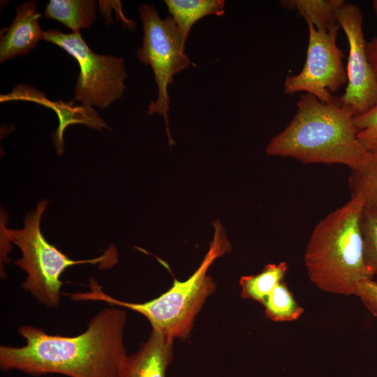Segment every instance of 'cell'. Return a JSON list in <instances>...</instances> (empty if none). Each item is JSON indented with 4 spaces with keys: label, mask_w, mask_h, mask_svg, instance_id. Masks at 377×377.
<instances>
[{
    "label": "cell",
    "mask_w": 377,
    "mask_h": 377,
    "mask_svg": "<svg viewBox=\"0 0 377 377\" xmlns=\"http://www.w3.org/2000/svg\"><path fill=\"white\" fill-rule=\"evenodd\" d=\"M213 225V239L199 267L184 281L175 279L172 287L155 299L143 303L121 301L106 294L94 279L89 280V291L69 294V297L74 301L104 302L135 311L147 318L152 329L171 339L186 337L196 315L216 288L215 282L207 274L209 266L232 249L221 223L215 221Z\"/></svg>",
    "instance_id": "cell-4"
},
{
    "label": "cell",
    "mask_w": 377,
    "mask_h": 377,
    "mask_svg": "<svg viewBox=\"0 0 377 377\" xmlns=\"http://www.w3.org/2000/svg\"><path fill=\"white\" fill-rule=\"evenodd\" d=\"M263 304L266 317L275 322L296 320L304 312L284 281L273 289Z\"/></svg>",
    "instance_id": "cell-18"
},
{
    "label": "cell",
    "mask_w": 377,
    "mask_h": 377,
    "mask_svg": "<svg viewBox=\"0 0 377 377\" xmlns=\"http://www.w3.org/2000/svg\"><path fill=\"white\" fill-rule=\"evenodd\" d=\"M350 170L351 197H360L364 207L377 211V154L369 152L364 163Z\"/></svg>",
    "instance_id": "cell-17"
},
{
    "label": "cell",
    "mask_w": 377,
    "mask_h": 377,
    "mask_svg": "<svg viewBox=\"0 0 377 377\" xmlns=\"http://www.w3.org/2000/svg\"><path fill=\"white\" fill-rule=\"evenodd\" d=\"M363 17L360 8L353 3H345L336 13L337 24L343 30L349 45L347 87L339 98L355 115L367 112L377 103V77L367 53Z\"/></svg>",
    "instance_id": "cell-9"
},
{
    "label": "cell",
    "mask_w": 377,
    "mask_h": 377,
    "mask_svg": "<svg viewBox=\"0 0 377 377\" xmlns=\"http://www.w3.org/2000/svg\"><path fill=\"white\" fill-rule=\"evenodd\" d=\"M164 2L185 42L196 22L207 15L221 16L225 13L224 0H165Z\"/></svg>",
    "instance_id": "cell-12"
},
{
    "label": "cell",
    "mask_w": 377,
    "mask_h": 377,
    "mask_svg": "<svg viewBox=\"0 0 377 377\" xmlns=\"http://www.w3.org/2000/svg\"><path fill=\"white\" fill-rule=\"evenodd\" d=\"M173 339L152 329L145 343L128 355L118 377H165L172 360Z\"/></svg>",
    "instance_id": "cell-10"
},
{
    "label": "cell",
    "mask_w": 377,
    "mask_h": 377,
    "mask_svg": "<svg viewBox=\"0 0 377 377\" xmlns=\"http://www.w3.org/2000/svg\"><path fill=\"white\" fill-rule=\"evenodd\" d=\"M367 53L373 71L377 77V36L367 42Z\"/></svg>",
    "instance_id": "cell-22"
},
{
    "label": "cell",
    "mask_w": 377,
    "mask_h": 377,
    "mask_svg": "<svg viewBox=\"0 0 377 377\" xmlns=\"http://www.w3.org/2000/svg\"><path fill=\"white\" fill-rule=\"evenodd\" d=\"M288 267L286 263L268 264L256 275L243 276L239 284L241 296L263 304L273 289L283 281Z\"/></svg>",
    "instance_id": "cell-16"
},
{
    "label": "cell",
    "mask_w": 377,
    "mask_h": 377,
    "mask_svg": "<svg viewBox=\"0 0 377 377\" xmlns=\"http://www.w3.org/2000/svg\"><path fill=\"white\" fill-rule=\"evenodd\" d=\"M43 40L58 45L77 61L80 74L74 90L75 101L103 109L122 96L127 77L123 58L94 53L80 31L65 34L50 29L44 31Z\"/></svg>",
    "instance_id": "cell-7"
},
{
    "label": "cell",
    "mask_w": 377,
    "mask_h": 377,
    "mask_svg": "<svg viewBox=\"0 0 377 377\" xmlns=\"http://www.w3.org/2000/svg\"><path fill=\"white\" fill-rule=\"evenodd\" d=\"M48 201L38 202L35 210L25 216L24 227L20 229L3 228L1 249L8 251V243H14L20 250L22 257L14 263L27 273L22 288L38 302L50 308L57 307L61 302L63 281L61 276L69 267L78 264L98 265L103 269L114 266L118 261V253L113 245L101 256L75 260L68 258L54 245L49 243L40 230L42 215Z\"/></svg>",
    "instance_id": "cell-5"
},
{
    "label": "cell",
    "mask_w": 377,
    "mask_h": 377,
    "mask_svg": "<svg viewBox=\"0 0 377 377\" xmlns=\"http://www.w3.org/2000/svg\"><path fill=\"white\" fill-rule=\"evenodd\" d=\"M372 6L377 17V0H374L372 1Z\"/></svg>",
    "instance_id": "cell-23"
},
{
    "label": "cell",
    "mask_w": 377,
    "mask_h": 377,
    "mask_svg": "<svg viewBox=\"0 0 377 377\" xmlns=\"http://www.w3.org/2000/svg\"><path fill=\"white\" fill-rule=\"evenodd\" d=\"M306 24L309 43L306 60L299 73L286 77L284 93H306L330 103L337 98L333 94L348 81L342 61L343 52L337 44L339 26L319 31L312 24Z\"/></svg>",
    "instance_id": "cell-8"
},
{
    "label": "cell",
    "mask_w": 377,
    "mask_h": 377,
    "mask_svg": "<svg viewBox=\"0 0 377 377\" xmlns=\"http://www.w3.org/2000/svg\"><path fill=\"white\" fill-rule=\"evenodd\" d=\"M290 122L266 147L269 156L288 157L304 163L341 164L359 167L369 152L357 138L353 111L339 97L322 102L303 93Z\"/></svg>",
    "instance_id": "cell-2"
},
{
    "label": "cell",
    "mask_w": 377,
    "mask_h": 377,
    "mask_svg": "<svg viewBox=\"0 0 377 377\" xmlns=\"http://www.w3.org/2000/svg\"><path fill=\"white\" fill-rule=\"evenodd\" d=\"M364 207L360 197H351L322 219L311 235L304 261L310 281L325 292L354 295L359 281L374 277L364 259Z\"/></svg>",
    "instance_id": "cell-3"
},
{
    "label": "cell",
    "mask_w": 377,
    "mask_h": 377,
    "mask_svg": "<svg viewBox=\"0 0 377 377\" xmlns=\"http://www.w3.org/2000/svg\"><path fill=\"white\" fill-rule=\"evenodd\" d=\"M11 25L4 31L0 40V62L2 64L19 55L25 54L43 39L40 27V13L37 2L28 1L17 8Z\"/></svg>",
    "instance_id": "cell-11"
},
{
    "label": "cell",
    "mask_w": 377,
    "mask_h": 377,
    "mask_svg": "<svg viewBox=\"0 0 377 377\" xmlns=\"http://www.w3.org/2000/svg\"><path fill=\"white\" fill-rule=\"evenodd\" d=\"M281 6L288 10H297L317 30L328 31L338 25L337 10L344 5L343 0H283Z\"/></svg>",
    "instance_id": "cell-15"
},
{
    "label": "cell",
    "mask_w": 377,
    "mask_h": 377,
    "mask_svg": "<svg viewBox=\"0 0 377 377\" xmlns=\"http://www.w3.org/2000/svg\"><path fill=\"white\" fill-rule=\"evenodd\" d=\"M354 295L359 297L370 313L377 317L376 281L367 279L359 281L356 285Z\"/></svg>",
    "instance_id": "cell-21"
},
{
    "label": "cell",
    "mask_w": 377,
    "mask_h": 377,
    "mask_svg": "<svg viewBox=\"0 0 377 377\" xmlns=\"http://www.w3.org/2000/svg\"><path fill=\"white\" fill-rule=\"evenodd\" d=\"M142 24V45L136 50L139 61L149 65L158 87V97L151 101L148 113L163 115L170 145L174 144L168 129V112L170 96L168 87L173 82L175 74L188 68L191 61L185 52V43L181 31L169 15L162 19L156 8L142 3L138 8Z\"/></svg>",
    "instance_id": "cell-6"
},
{
    "label": "cell",
    "mask_w": 377,
    "mask_h": 377,
    "mask_svg": "<svg viewBox=\"0 0 377 377\" xmlns=\"http://www.w3.org/2000/svg\"><path fill=\"white\" fill-rule=\"evenodd\" d=\"M361 230L366 265L371 274L377 276V211L364 207Z\"/></svg>",
    "instance_id": "cell-19"
},
{
    "label": "cell",
    "mask_w": 377,
    "mask_h": 377,
    "mask_svg": "<svg viewBox=\"0 0 377 377\" xmlns=\"http://www.w3.org/2000/svg\"><path fill=\"white\" fill-rule=\"evenodd\" d=\"M127 315L114 306L105 308L75 337L52 335L23 325L18 333L22 346H0V368L39 376L58 374L68 377H118L127 357L124 332Z\"/></svg>",
    "instance_id": "cell-1"
},
{
    "label": "cell",
    "mask_w": 377,
    "mask_h": 377,
    "mask_svg": "<svg viewBox=\"0 0 377 377\" xmlns=\"http://www.w3.org/2000/svg\"><path fill=\"white\" fill-rule=\"evenodd\" d=\"M377 277V276H376ZM376 281H377V279H376Z\"/></svg>",
    "instance_id": "cell-24"
},
{
    "label": "cell",
    "mask_w": 377,
    "mask_h": 377,
    "mask_svg": "<svg viewBox=\"0 0 377 377\" xmlns=\"http://www.w3.org/2000/svg\"><path fill=\"white\" fill-rule=\"evenodd\" d=\"M96 4L94 0H50L44 16L63 23L73 32L89 28L96 20Z\"/></svg>",
    "instance_id": "cell-13"
},
{
    "label": "cell",
    "mask_w": 377,
    "mask_h": 377,
    "mask_svg": "<svg viewBox=\"0 0 377 377\" xmlns=\"http://www.w3.org/2000/svg\"><path fill=\"white\" fill-rule=\"evenodd\" d=\"M47 106L56 112L59 120L58 128L52 133L53 143L58 155H61L64 151L63 135L69 125L82 124L98 130L101 128H109L106 123L89 106L75 105L73 102L65 103L61 100L52 103L49 101Z\"/></svg>",
    "instance_id": "cell-14"
},
{
    "label": "cell",
    "mask_w": 377,
    "mask_h": 377,
    "mask_svg": "<svg viewBox=\"0 0 377 377\" xmlns=\"http://www.w3.org/2000/svg\"><path fill=\"white\" fill-rule=\"evenodd\" d=\"M357 138L364 149L377 154V103L367 112L355 115Z\"/></svg>",
    "instance_id": "cell-20"
}]
</instances>
